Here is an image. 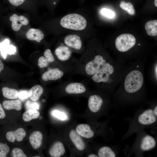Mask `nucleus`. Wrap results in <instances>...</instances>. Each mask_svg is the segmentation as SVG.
Listing matches in <instances>:
<instances>
[{
	"mask_svg": "<svg viewBox=\"0 0 157 157\" xmlns=\"http://www.w3.org/2000/svg\"><path fill=\"white\" fill-rule=\"evenodd\" d=\"M26 135L25 130L22 128H18L14 131H9L6 135L7 140L9 141L14 142L15 140L17 142L22 141Z\"/></svg>",
	"mask_w": 157,
	"mask_h": 157,
	"instance_id": "nucleus-11",
	"label": "nucleus"
},
{
	"mask_svg": "<svg viewBox=\"0 0 157 157\" xmlns=\"http://www.w3.org/2000/svg\"><path fill=\"white\" fill-rule=\"evenodd\" d=\"M106 62L102 56L98 55L94 59L88 62L85 67V71L89 75H93Z\"/></svg>",
	"mask_w": 157,
	"mask_h": 157,
	"instance_id": "nucleus-5",
	"label": "nucleus"
},
{
	"mask_svg": "<svg viewBox=\"0 0 157 157\" xmlns=\"http://www.w3.org/2000/svg\"><path fill=\"white\" fill-rule=\"evenodd\" d=\"M53 115L59 119L64 120L67 118V115L63 113L58 110H55L53 111Z\"/></svg>",
	"mask_w": 157,
	"mask_h": 157,
	"instance_id": "nucleus-33",
	"label": "nucleus"
},
{
	"mask_svg": "<svg viewBox=\"0 0 157 157\" xmlns=\"http://www.w3.org/2000/svg\"><path fill=\"white\" fill-rule=\"evenodd\" d=\"M55 53L59 60L62 61H65L70 58L72 52L68 47L61 45L59 46L55 49Z\"/></svg>",
	"mask_w": 157,
	"mask_h": 157,
	"instance_id": "nucleus-18",
	"label": "nucleus"
},
{
	"mask_svg": "<svg viewBox=\"0 0 157 157\" xmlns=\"http://www.w3.org/2000/svg\"><path fill=\"white\" fill-rule=\"evenodd\" d=\"M119 6L121 8L126 11L130 15H133L135 14V10L133 4L131 3L122 1Z\"/></svg>",
	"mask_w": 157,
	"mask_h": 157,
	"instance_id": "nucleus-27",
	"label": "nucleus"
},
{
	"mask_svg": "<svg viewBox=\"0 0 157 157\" xmlns=\"http://www.w3.org/2000/svg\"><path fill=\"white\" fill-rule=\"evenodd\" d=\"M64 42L68 47L76 50L80 49L82 42L80 37L76 35L69 34L64 38Z\"/></svg>",
	"mask_w": 157,
	"mask_h": 157,
	"instance_id": "nucleus-10",
	"label": "nucleus"
},
{
	"mask_svg": "<svg viewBox=\"0 0 157 157\" xmlns=\"http://www.w3.org/2000/svg\"><path fill=\"white\" fill-rule=\"evenodd\" d=\"M9 150V147L6 144L0 143V157H6Z\"/></svg>",
	"mask_w": 157,
	"mask_h": 157,
	"instance_id": "nucleus-28",
	"label": "nucleus"
},
{
	"mask_svg": "<svg viewBox=\"0 0 157 157\" xmlns=\"http://www.w3.org/2000/svg\"><path fill=\"white\" fill-rule=\"evenodd\" d=\"M113 67L106 62L92 77L95 82H106L109 80L110 76L114 72Z\"/></svg>",
	"mask_w": 157,
	"mask_h": 157,
	"instance_id": "nucleus-4",
	"label": "nucleus"
},
{
	"mask_svg": "<svg viewBox=\"0 0 157 157\" xmlns=\"http://www.w3.org/2000/svg\"><path fill=\"white\" fill-rule=\"evenodd\" d=\"M49 62L44 57L41 56L38 60V65L40 68H42L47 66Z\"/></svg>",
	"mask_w": 157,
	"mask_h": 157,
	"instance_id": "nucleus-32",
	"label": "nucleus"
},
{
	"mask_svg": "<svg viewBox=\"0 0 157 157\" xmlns=\"http://www.w3.org/2000/svg\"><path fill=\"white\" fill-rule=\"evenodd\" d=\"M1 90L3 95L7 98L15 99L18 97V92L15 89L6 87H3Z\"/></svg>",
	"mask_w": 157,
	"mask_h": 157,
	"instance_id": "nucleus-26",
	"label": "nucleus"
},
{
	"mask_svg": "<svg viewBox=\"0 0 157 157\" xmlns=\"http://www.w3.org/2000/svg\"><path fill=\"white\" fill-rule=\"evenodd\" d=\"M60 24L64 28L81 31L85 28L87 22L81 15L77 13H71L63 17L60 19Z\"/></svg>",
	"mask_w": 157,
	"mask_h": 157,
	"instance_id": "nucleus-1",
	"label": "nucleus"
},
{
	"mask_svg": "<svg viewBox=\"0 0 157 157\" xmlns=\"http://www.w3.org/2000/svg\"><path fill=\"white\" fill-rule=\"evenodd\" d=\"M65 152L63 144L60 141L54 142L51 146L49 151L51 157H59L63 155Z\"/></svg>",
	"mask_w": 157,
	"mask_h": 157,
	"instance_id": "nucleus-14",
	"label": "nucleus"
},
{
	"mask_svg": "<svg viewBox=\"0 0 157 157\" xmlns=\"http://www.w3.org/2000/svg\"><path fill=\"white\" fill-rule=\"evenodd\" d=\"M154 4L155 6L157 7V0H154Z\"/></svg>",
	"mask_w": 157,
	"mask_h": 157,
	"instance_id": "nucleus-41",
	"label": "nucleus"
},
{
	"mask_svg": "<svg viewBox=\"0 0 157 157\" xmlns=\"http://www.w3.org/2000/svg\"><path fill=\"white\" fill-rule=\"evenodd\" d=\"M40 115V112L35 109H27L23 114L22 119L26 122L38 118Z\"/></svg>",
	"mask_w": 157,
	"mask_h": 157,
	"instance_id": "nucleus-24",
	"label": "nucleus"
},
{
	"mask_svg": "<svg viewBox=\"0 0 157 157\" xmlns=\"http://www.w3.org/2000/svg\"><path fill=\"white\" fill-rule=\"evenodd\" d=\"M155 139L153 136L149 135L144 136L141 139L139 147L142 151H147L154 148L156 145Z\"/></svg>",
	"mask_w": 157,
	"mask_h": 157,
	"instance_id": "nucleus-7",
	"label": "nucleus"
},
{
	"mask_svg": "<svg viewBox=\"0 0 157 157\" xmlns=\"http://www.w3.org/2000/svg\"><path fill=\"white\" fill-rule=\"evenodd\" d=\"M63 72L58 68L50 69L44 73L42 76V78L44 81L56 80L62 77L63 75Z\"/></svg>",
	"mask_w": 157,
	"mask_h": 157,
	"instance_id": "nucleus-12",
	"label": "nucleus"
},
{
	"mask_svg": "<svg viewBox=\"0 0 157 157\" xmlns=\"http://www.w3.org/2000/svg\"><path fill=\"white\" fill-rule=\"evenodd\" d=\"M69 138L76 148L79 151L85 148V144L81 136L74 130H72L69 133Z\"/></svg>",
	"mask_w": 157,
	"mask_h": 157,
	"instance_id": "nucleus-13",
	"label": "nucleus"
},
{
	"mask_svg": "<svg viewBox=\"0 0 157 157\" xmlns=\"http://www.w3.org/2000/svg\"><path fill=\"white\" fill-rule=\"evenodd\" d=\"M16 47L13 45L10 44L9 40L5 39L2 42L0 43V51L3 58L5 59L8 54L11 55L15 53Z\"/></svg>",
	"mask_w": 157,
	"mask_h": 157,
	"instance_id": "nucleus-15",
	"label": "nucleus"
},
{
	"mask_svg": "<svg viewBox=\"0 0 157 157\" xmlns=\"http://www.w3.org/2000/svg\"><path fill=\"white\" fill-rule=\"evenodd\" d=\"M44 55L49 63L53 62L55 60L54 57L50 49H47L44 51Z\"/></svg>",
	"mask_w": 157,
	"mask_h": 157,
	"instance_id": "nucleus-31",
	"label": "nucleus"
},
{
	"mask_svg": "<svg viewBox=\"0 0 157 157\" xmlns=\"http://www.w3.org/2000/svg\"><path fill=\"white\" fill-rule=\"evenodd\" d=\"M76 131L81 136L87 138H92L94 132L90 126L86 124H80L77 126Z\"/></svg>",
	"mask_w": 157,
	"mask_h": 157,
	"instance_id": "nucleus-16",
	"label": "nucleus"
},
{
	"mask_svg": "<svg viewBox=\"0 0 157 157\" xmlns=\"http://www.w3.org/2000/svg\"><path fill=\"white\" fill-rule=\"evenodd\" d=\"M5 116L6 114L5 112L0 103V119H3L5 118Z\"/></svg>",
	"mask_w": 157,
	"mask_h": 157,
	"instance_id": "nucleus-37",
	"label": "nucleus"
},
{
	"mask_svg": "<svg viewBox=\"0 0 157 157\" xmlns=\"http://www.w3.org/2000/svg\"><path fill=\"white\" fill-rule=\"evenodd\" d=\"M101 12L103 15L110 18H113L115 15L113 11L106 8L102 9Z\"/></svg>",
	"mask_w": 157,
	"mask_h": 157,
	"instance_id": "nucleus-34",
	"label": "nucleus"
},
{
	"mask_svg": "<svg viewBox=\"0 0 157 157\" xmlns=\"http://www.w3.org/2000/svg\"><path fill=\"white\" fill-rule=\"evenodd\" d=\"M43 92V88L40 85H36L32 87L28 92V97L33 101H38Z\"/></svg>",
	"mask_w": 157,
	"mask_h": 157,
	"instance_id": "nucleus-21",
	"label": "nucleus"
},
{
	"mask_svg": "<svg viewBox=\"0 0 157 157\" xmlns=\"http://www.w3.org/2000/svg\"><path fill=\"white\" fill-rule=\"evenodd\" d=\"M42 140V134L40 131H38L33 132L29 137L30 143L34 149H38L41 147Z\"/></svg>",
	"mask_w": 157,
	"mask_h": 157,
	"instance_id": "nucleus-17",
	"label": "nucleus"
},
{
	"mask_svg": "<svg viewBox=\"0 0 157 157\" xmlns=\"http://www.w3.org/2000/svg\"><path fill=\"white\" fill-rule=\"evenodd\" d=\"M2 104L3 108L8 110L14 109L20 110L22 107L21 102L18 100H5L3 102Z\"/></svg>",
	"mask_w": 157,
	"mask_h": 157,
	"instance_id": "nucleus-22",
	"label": "nucleus"
},
{
	"mask_svg": "<svg viewBox=\"0 0 157 157\" xmlns=\"http://www.w3.org/2000/svg\"><path fill=\"white\" fill-rule=\"evenodd\" d=\"M10 20L12 22L11 27L15 31H18L22 25H26L29 23L28 19L23 15L18 16L14 14L10 17Z\"/></svg>",
	"mask_w": 157,
	"mask_h": 157,
	"instance_id": "nucleus-8",
	"label": "nucleus"
},
{
	"mask_svg": "<svg viewBox=\"0 0 157 157\" xmlns=\"http://www.w3.org/2000/svg\"><path fill=\"white\" fill-rule=\"evenodd\" d=\"M103 103V99L100 96L96 94L92 95L89 98L88 108L91 111L96 113L100 110Z\"/></svg>",
	"mask_w": 157,
	"mask_h": 157,
	"instance_id": "nucleus-9",
	"label": "nucleus"
},
{
	"mask_svg": "<svg viewBox=\"0 0 157 157\" xmlns=\"http://www.w3.org/2000/svg\"><path fill=\"white\" fill-rule=\"evenodd\" d=\"M88 157H98V156L95 154H92L89 155L88 156Z\"/></svg>",
	"mask_w": 157,
	"mask_h": 157,
	"instance_id": "nucleus-40",
	"label": "nucleus"
},
{
	"mask_svg": "<svg viewBox=\"0 0 157 157\" xmlns=\"http://www.w3.org/2000/svg\"><path fill=\"white\" fill-rule=\"evenodd\" d=\"M157 117L154 113L153 109H148L143 111L138 116V122L142 126L150 125L156 122Z\"/></svg>",
	"mask_w": 157,
	"mask_h": 157,
	"instance_id": "nucleus-6",
	"label": "nucleus"
},
{
	"mask_svg": "<svg viewBox=\"0 0 157 157\" xmlns=\"http://www.w3.org/2000/svg\"><path fill=\"white\" fill-rule=\"evenodd\" d=\"M4 68V65L0 59V73Z\"/></svg>",
	"mask_w": 157,
	"mask_h": 157,
	"instance_id": "nucleus-38",
	"label": "nucleus"
},
{
	"mask_svg": "<svg viewBox=\"0 0 157 157\" xmlns=\"http://www.w3.org/2000/svg\"><path fill=\"white\" fill-rule=\"evenodd\" d=\"M28 100L25 104V106L27 109H39V106L38 104L36 102Z\"/></svg>",
	"mask_w": 157,
	"mask_h": 157,
	"instance_id": "nucleus-29",
	"label": "nucleus"
},
{
	"mask_svg": "<svg viewBox=\"0 0 157 157\" xmlns=\"http://www.w3.org/2000/svg\"><path fill=\"white\" fill-rule=\"evenodd\" d=\"M26 91H22L18 93V97L22 100H24L28 98V93Z\"/></svg>",
	"mask_w": 157,
	"mask_h": 157,
	"instance_id": "nucleus-35",
	"label": "nucleus"
},
{
	"mask_svg": "<svg viewBox=\"0 0 157 157\" xmlns=\"http://www.w3.org/2000/svg\"><path fill=\"white\" fill-rule=\"evenodd\" d=\"M98 156L99 157H115L116 156L114 151L110 147L103 146L98 151Z\"/></svg>",
	"mask_w": 157,
	"mask_h": 157,
	"instance_id": "nucleus-25",
	"label": "nucleus"
},
{
	"mask_svg": "<svg viewBox=\"0 0 157 157\" xmlns=\"http://www.w3.org/2000/svg\"><path fill=\"white\" fill-rule=\"evenodd\" d=\"M143 81L142 74L138 70H133L125 78L124 83L125 90L129 93H134L141 88Z\"/></svg>",
	"mask_w": 157,
	"mask_h": 157,
	"instance_id": "nucleus-2",
	"label": "nucleus"
},
{
	"mask_svg": "<svg viewBox=\"0 0 157 157\" xmlns=\"http://www.w3.org/2000/svg\"><path fill=\"white\" fill-rule=\"evenodd\" d=\"M26 0H8L9 2L12 5L17 6L23 3Z\"/></svg>",
	"mask_w": 157,
	"mask_h": 157,
	"instance_id": "nucleus-36",
	"label": "nucleus"
},
{
	"mask_svg": "<svg viewBox=\"0 0 157 157\" xmlns=\"http://www.w3.org/2000/svg\"><path fill=\"white\" fill-rule=\"evenodd\" d=\"M136 39L132 35L129 33L122 34L117 37L115 45L117 49L121 52L126 51L135 44Z\"/></svg>",
	"mask_w": 157,
	"mask_h": 157,
	"instance_id": "nucleus-3",
	"label": "nucleus"
},
{
	"mask_svg": "<svg viewBox=\"0 0 157 157\" xmlns=\"http://www.w3.org/2000/svg\"><path fill=\"white\" fill-rule=\"evenodd\" d=\"M65 91L68 94H79L84 92L86 91V88L81 83H72L66 86Z\"/></svg>",
	"mask_w": 157,
	"mask_h": 157,
	"instance_id": "nucleus-19",
	"label": "nucleus"
},
{
	"mask_svg": "<svg viewBox=\"0 0 157 157\" xmlns=\"http://www.w3.org/2000/svg\"><path fill=\"white\" fill-rule=\"evenodd\" d=\"M145 28L149 35L156 36L157 35V20H154L147 22L145 24Z\"/></svg>",
	"mask_w": 157,
	"mask_h": 157,
	"instance_id": "nucleus-23",
	"label": "nucleus"
},
{
	"mask_svg": "<svg viewBox=\"0 0 157 157\" xmlns=\"http://www.w3.org/2000/svg\"><path fill=\"white\" fill-rule=\"evenodd\" d=\"M154 113V115L157 116V106H156L153 109Z\"/></svg>",
	"mask_w": 157,
	"mask_h": 157,
	"instance_id": "nucleus-39",
	"label": "nucleus"
},
{
	"mask_svg": "<svg viewBox=\"0 0 157 157\" xmlns=\"http://www.w3.org/2000/svg\"><path fill=\"white\" fill-rule=\"evenodd\" d=\"M26 35L28 40H35L38 42H40L44 37L41 31L39 29L35 28L29 29L26 33Z\"/></svg>",
	"mask_w": 157,
	"mask_h": 157,
	"instance_id": "nucleus-20",
	"label": "nucleus"
},
{
	"mask_svg": "<svg viewBox=\"0 0 157 157\" xmlns=\"http://www.w3.org/2000/svg\"><path fill=\"white\" fill-rule=\"evenodd\" d=\"M12 156L13 157H26L27 156L20 149L16 148L14 149L12 151Z\"/></svg>",
	"mask_w": 157,
	"mask_h": 157,
	"instance_id": "nucleus-30",
	"label": "nucleus"
}]
</instances>
